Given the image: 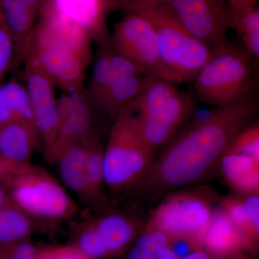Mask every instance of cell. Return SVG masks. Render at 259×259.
I'll return each instance as SVG.
<instances>
[{
	"mask_svg": "<svg viewBox=\"0 0 259 259\" xmlns=\"http://www.w3.org/2000/svg\"><path fill=\"white\" fill-rule=\"evenodd\" d=\"M94 136L69 148L56 163L64 185L76 194L88 208L90 205L88 179V148L90 140Z\"/></svg>",
	"mask_w": 259,
	"mask_h": 259,
	"instance_id": "d6986e66",
	"label": "cell"
},
{
	"mask_svg": "<svg viewBox=\"0 0 259 259\" xmlns=\"http://www.w3.org/2000/svg\"><path fill=\"white\" fill-rule=\"evenodd\" d=\"M252 78L253 56L230 42L212 51L194 80V94L212 106H226L250 96Z\"/></svg>",
	"mask_w": 259,
	"mask_h": 259,
	"instance_id": "5b68a950",
	"label": "cell"
},
{
	"mask_svg": "<svg viewBox=\"0 0 259 259\" xmlns=\"http://www.w3.org/2000/svg\"><path fill=\"white\" fill-rule=\"evenodd\" d=\"M63 94L57 101L59 126L55 139L44 154L48 163L56 165L66 151L90 136L100 134L95 127L97 113L85 88Z\"/></svg>",
	"mask_w": 259,
	"mask_h": 259,
	"instance_id": "9c48e42d",
	"label": "cell"
},
{
	"mask_svg": "<svg viewBox=\"0 0 259 259\" xmlns=\"http://www.w3.org/2000/svg\"><path fill=\"white\" fill-rule=\"evenodd\" d=\"M23 65L25 88L31 101L42 151L45 154L54 142L59 126L57 101L54 90L55 85L33 59L25 58Z\"/></svg>",
	"mask_w": 259,
	"mask_h": 259,
	"instance_id": "7c38bea8",
	"label": "cell"
},
{
	"mask_svg": "<svg viewBox=\"0 0 259 259\" xmlns=\"http://www.w3.org/2000/svg\"><path fill=\"white\" fill-rule=\"evenodd\" d=\"M210 196L198 190L168 194L153 209L142 231H160L171 237H191L202 242L212 217Z\"/></svg>",
	"mask_w": 259,
	"mask_h": 259,
	"instance_id": "52a82bcc",
	"label": "cell"
},
{
	"mask_svg": "<svg viewBox=\"0 0 259 259\" xmlns=\"http://www.w3.org/2000/svg\"><path fill=\"white\" fill-rule=\"evenodd\" d=\"M37 259H91L72 245H54L40 247Z\"/></svg>",
	"mask_w": 259,
	"mask_h": 259,
	"instance_id": "4dcf8cb0",
	"label": "cell"
},
{
	"mask_svg": "<svg viewBox=\"0 0 259 259\" xmlns=\"http://www.w3.org/2000/svg\"><path fill=\"white\" fill-rule=\"evenodd\" d=\"M229 259H250L248 258V257L245 256V255L242 254L241 253H239V254L234 255V256L231 257V258Z\"/></svg>",
	"mask_w": 259,
	"mask_h": 259,
	"instance_id": "f35d334b",
	"label": "cell"
},
{
	"mask_svg": "<svg viewBox=\"0 0 259 259\" xmlns=\"http://www.w3.org/2000/svg\"><path fill=\"white\" fill-rule=\"evenodd\" d=\"M223 153L243 155L259 162L258 124L248 125L231 140Z\"/></svg>",
	"mask_w": 259,
	"mask_h": 259,
	"instance_id": "83f0119b",
	"label": "cell"
},
{
	"mask_svg": "<svg viewBox=\"0 0 259 259\" xmlns=\"http://www.w3.org/2000/svg\"><path fill=\"white\" fill-rule=\"evenodd\" d=\"M0 259H10L9 255L5 251L4 247L2 244H0Z\"/></svg>",
	"mask_w": 259,
	"mask_h": 259,
	"instance_id": "74e56055",
	"label": "cell"
},
{
	"mask_svg": "<svg viewBox=\"0 0 259 259\" xmlns=\"http://www.w3.org/2000/svg\"><path fill=\"white\" fill-rule=\"evenodd\" d=\"M124 254L125 259H178L169 247L150 250L132 245Z\"/></svg>",
	"mask_w": 259,
	"mask_h": 259,
	"instance_id": "d6a6232c",
	"label": "cell"
},
{
	"mask_svg": "<svg viewBox=\"0 0 259 259\" xmlns=\"http://www.w3.org/2000/svg\"><path fill=\"white\" fill-rule=\"evenodd\" d=\"M3 20V14H2L1 0H0V22Z\"/></svg>",
	"mask_w": 259,
	"mask_h": 259,
	"instance_id": "ab89813d",
	"label": "cell"
},
{
	"mask_svg": "<svg viewBox=\"0 0 259 259\" xmlns=\"http://www.w3.org/2000/svg\"><path fill=\"white\" fill-rule=\"evenodd\" d=\"M153 76L144 71L119 75L112 81L97 111L111 122L139 96Z\"/></svg>",
	"mask_w": 259,
	"mask_h": 259,
	"instance_id": "ac0fdd59",
	"label": "cell"
},
{
	"mask_svg": "<svg viewBox=\"0 0 259 259\" xmlns=\"http://www.w3.org/2000/svg\"><path fill=\"white\" fill-rule=\"evenodd\" d=\"M38 224L14 204L0 208V244L30 238Z\"/></svg>",
	"mask_w": 259,
	"mask_h": 259,
	"instance_id": "d4e9b609",
	"label": "cell"
},
{
	"mask_svg": "<svg viewBox=\"0 0 259 259\" xmlns=\"http://www.w3.org/2000/svg\"><path fill=\"white\" fill-rule=\"evenodd\" d=\"M255 106L250 95L194 120L155 158L132 192L153 200L202 180L218 164L233 138L249 125Z\"/></svg>",
	"mask_w": 259,
	"mask_h": 259,
	"instance_id": "6da1fadb",
	"label": "cell"
},
{
	"mask_svg": "<svg viewBox=\"0 0 259 259\" xmlns=\"http://www.w3.org/2000/svg\"><path fill=\"white\" fill-rule=\"evenodd\" d=\"M30 35L41 44L69 51L88 66L92 60L88 32L62 13L54 0H42L38 20Z\"/></svg>",
	"mask_w": 259,
	"mask_h": 259,
	"instance_id": "8fae6325",
	"label": "cell"
},
{
	"mask_svg": "<svg viewBox=\"0 0 259 259\" xmlns=\"http://www.w3.org/2000/svg\"><path fill=\"white\" fill-rule=\"evenodd\" d=\"M223 178L242 195L259 193V162L235 153H223L218 162Z\"/></svg>",
	"mask_w": 259,
	"mask_h": 259,
	"instance_id": "7402d4cb",
	"label": "cell"
},
{
	"mask_svg": "<svg viewBox=\"0 0 259 259\" xmlns=\"http://www.w3.org/2000/svg\"><path fill=\"white\" fill-rule=\"evenodd\" d=\"M104 145L100 135L90 140L88 157V179L90 205L95 213L112 208V199L107 191L103 168Z\"/></svg>",
	"mask_w": 259,
	"mask_h": 259,
	"instance_id": "603a6c76",
	"label": "cell"
},
{
	"mask_svg": "<svg viewBox=\"0 0 259 259\" xmlns=\"http://www.w3.org/2000/svg\"><path fill=\"white\" fill-rule=\"evenodd\" d=\"M182 259H214L212 255L209 254L208 252L205 250L201 249L194 251L193 253H190V255H187L185 258Z\"/></svg>",
	"mask_w": 259,
	"mask_h": 259,
	"instance_id": "8d00e7d4",
	"label": "cell"
},
{
	"mask_svg": "<svg viewBox=\"0 0 259 259\" xmlns=\"http://www.w3.org/2000/svg\"><path fill=\"white\" fill-rule=\"evenodd\" d=\"M221 207L229 216L244 238L246 250L255 253L258 250L259 237L250 228L241 194L230 195L221 199Z\"/></svg>",
	"mask_w": 259,
	"mask_h": 259,
	"instance_id": "4316f807",
	"label": "cell"
},
{
	"mask_svg": "<svg viewBox=\"0 0 259 259\" xmlns=\"http://www.w3.org/2000/svg\"><path fill=\"white\" fill-rule=\"evenodd\" d=\"M202 245L214 259H229L246 250L241 232L221 206L213 209Z\"/></svg>",
	"mask_w": 259,
	"mask_h": 259,
	"instance_id": "e0dca14e",
	"label": "cell"
},
{
	"mask_svg": "<svg viewBox=\"0 0 259 259\" xmlns=\"http://www.w3.org/2000/svg\"><path fill=\"white\" fill-rule=\"evenodd\" d=\"M42 0H1L2 14L9 30L14 59L11 72L18 74L23 65L27 44L40 14Z\"/></svg>",
	"mask_w": 259,
	"mask_h": 259,
	"instance_id": "5bb4252c",
	"label": "cell"
},
{
	"mask_svg": "<svg viewBox=\"0 0 259 259\" xmlns=\"http://www.w3.org/2000/svg\"><path fill=\"white\" fill-rule=\"evenodd\" d=\"M10 259H37L40 247L28 239L20 240L2 244Z\"/></svg>",
	"mask_w": 259,
	"mask_h": 259,
	"instance_id": "1f68e13d",
	"label": "cell"
},
{
	"mask_svg": "<svg viewBox=\"0 0 259 259\" xmlns=\"http://www.w3.org/2000/svg\"><path fill=\"white\" fill-rule=\"evenodd\" d=\"M124 10L144 17L152 25L167 69L182 83L194 81L212 52L187 31L169 4L136 3Z\"/></svg>",
	"mask_w": 259,
	"mask_h": 259,
	"instance_id": "277c9868",
	"label": "cell"
},
{
	"mask_svg": "<svg viewBox=\"0 0 259 259\" xmlns=\"http://www.w3.org/2000/svg\"><path fill=\"white\" fill-rule=\"evenodd\" d=\"M172 237L160 231H141L131 245L155 250L169 247Z\"/></svg>",
	"mask_w": 259,
	"mask_h": 259,
	"instance_id": "f546056e",
	"label": "cell"
},
{
	"mask_svg": "<svg viewBox=\"0 0 259 259\" xmlns=\"http://www.w3.org/2000/svg\"><path fill=\"white\" fill-rule=\"evenodd\" d=\"M228 7L233 10H242L257 6L258 0H228Z\"/></svg>",
	"mask_w": 259,
	"mask_h": 259,
	"instance_id": "d590c367",
	"label": "cell"
},
{
	"mask_svg": "<svg viewBox=\"0 0 259 259\" xmlns=\"http://www.w3.org/2000/svg\"><path fill=\"white\" fill-rule=\"evenodd\" d=\"M110 44L116 52L125 56L150 76L177 84L182 83L163 64L156 32L144 17L136 13L126 15L116 24Z\"/></svg>",
	"mask_w": 259,
	"mask_h": 259,
	"instance_id": "ba28073f",
	"label": "cell"
},
{
	"mask_svg": "<svg viewBox=\"0 0 259 259\" xmlns=\"http://www.w3.org/2000/svg\"><path fill=\"white\" fill-rule=\"evenodd\" d=\"M28 166H22L6 159L0 155V185H3L11 177L23 171Z\"/></svg>",
	"mask_w": 259,
	"mask_h": 259,
	"instance_id": "836d02e7",
	"label": "cell"
},
{
	"mask_svg": "<svg viewBox=\"0 0 259 259\" xmlns=\"http://www.w3.org/2000/svg\"><path fill=\"white\" fill-rule=\"evenodd\" d=\"M58 8L88 32L99 47L110 44L107 26V0H54Z\"/></svg>",
	"mask_w": 259,
	"mask_h": 259,
	"instance_id": "2e32d148",
	"label": "cell"
},
{
	"mask_svg": "<svg viewBox=\"0 0 259 259\" xmlns=\"http://www.w3.org/2000/svg\"><path fill=\"white\" fill-rule=\"evenodd\" d=\"M40 147V139L22 122L0 125V155L6 159L28 166L31 164L34 150Z\"/></svg>",
	"mask_w": 259,
	"mask_h": 259,
	"instance_id": "ffe728a7",
	"label": "cell"
},
{
	"mask_svg": "<svg viewBox=\"0 0 259 259\" xmlns=\"http://www.w3.org/2000/svg\"><path fill=\"white\" fill-rule=\"evenodd\" d=\"M176 84L152 77L128 106L143 138L154 153L169 142L196 109L193 95L182 91Z\"/></svg>",
	"mask_w": 259,
	"mask_h": 259,
	"instance_id": "3957f363",
	"label": "cell"
},
{
	"mask_svg": "<svg viewBox=\"0 0 259 259\" xmlns=\"http://www.w3.org/2000/svg\"><path fill=\"white\" fill-rule=\"evenodd\" d=\"M169 5L187 31L211 52L230 44L224 0H171Z\"/></svg>",
	"mask_w": 259,
	"mask_h": 259,
	"instance_id": "30bf717a",
	"label": "cell"
},
{
	"mask_svg": "<svg viewBox=\"0 0 259 259\" xmlns=\"http://www.w3.org/2000/svg\"><path fill=\"white\" fill-rule=\"evenodd\" d=\"M13 122H22L40 140L28 90L15 81L0 85V125Z\"/></svg>",
	"mask_w": 259,
	"mask_h": 259,
	"instance_id": "44dd1931",
	"label": "cell"
},
{
	"mask_svg": "<svg viewBox=\"0 0 259 259\" xmlns=\"http://www.w3.org/2000/svg\"><path fill=\"white\" fill-rule=\"evenodd\" d=\"M68 244L72 245L91 259L111 258L106 247L99 238L90 218L75 223L71 229Z\"/></svg>",
	"mask_w": 259,
	"mask_h": 259,
	"instance_id": "484cf974",
	"label": "cell"
},
{
	"mask_svg": "<svg viewBox=\"0 0 259 259\" xmlns=\"http://www.w3.org/2000/svg\"><path fill=\"white\" fill-rule=\"evenodd\" d=\"M14 59V45L4 20L0 22V85L5 74L11 70Z\"/></svg>",
	"mask_w": 259,
	"mask_h": 259,
	"instance_id": "f1b7e54d",
	"label": "cell"
},
{
	"mask_svg": "<svg viewBox=\"0 0 259 259\" xmlns=\"http://www.w3.org/2000/svg\"><path fill=\"white\" fill-rule=\"evenodd\" d=\"M2 186L15 207L39 223L67 221L77 212L76 202L59 181L32 163Z\"/></svg>",
	"mask_w": 259,
	"mask_h": 259,
	"instance_id": "8992f818",
	"label": "cell"
},
{
	"mask_svg": "<svg viewBox=\"0 0 259 259\" xmlns=\"http://www.w3.org/2000/svg\"><path fill=\"white\" fill-rule=\"evenodd\" d=\"M155 158L140 132L131 107L124 109L112 122L104 146V175L110 197L134 190Z\"/></svg>",
	"mask_w": 259,
	"mask_h": 259,
	"instance_id": "7a4b0ae2",
	"label": "cell"
},
{
	"mask_svg": "<svg viewBox=\"0 0 259 259\" xmlns=\"http://www.w3.org/2000/svg\"><path fill=\"white\" fill-rule=\"evenodd\" d=\"M26 57L36 61L54 84L64 91L70 93L83 87L88 65L69 51L41 44L30 35Z\"/></svg>",
	"mask_w": 259,
	"mask_h": 259,
	"instance_id": "4fadbf2b",
	"label": "cell"
},
{
	"mask_svg": "<svg viewBox=\"0 0 259 259\" xmlns=\"http://www.w3.org/2000/svg\"><path fill=\"white\" fill-rule=\"evenodd\" d=\"M228 29H233L245 51L252 56H259V10L258 6L242 10L227 8Z\"/></svg>",
	"mask_w": 259,
	"mask_h": 259,
	"instance_id": "cb8c5ba5",
	"label": "cell"
},
{
	"mask_svg": "<svg viewBox=\"0 0 259 259\" xmlns=\"http://www.w3.org/2000/svg\"><path fill=\"white\" fill-rule=\"evenodd\" d=\"M90 218L111 258L123 255L144 226L134 214L113 208L97 212Z\"/></svg>",
	"mask_w": 259,
	"mask_h": 259,
	"instance_id": "9a60e30c",
	"label": "cell"
},
{
	"mask_svg": "<svg viewBox=\"0 0 259 259\" xmlns=\"http://www.w3.org/2000/svg\"><path fill=\"white\" fill-rule=\"evenodd\" d=\"M110 10H125L129 5L136 3H158V4H169L171 0H107Z\"/></svg>",
	"mask_w": 259,
	"mask_h": 259,
	"instance_id": "e575fe53",
	"label": "cell"
}]
</instances>
